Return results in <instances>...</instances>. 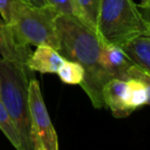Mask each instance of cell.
Returning a JSON list of instances; mask_svg holds the SVG:
<instances>
[{
  "label": "cell",
  "mask_w": 150,
  "mask_h": 150,
  "mask_svg": "<svg viewBox=\"0 0 150 150\" xmlns=\"http://www.w3.org/2000/svg\"><path fill=\"white\" fill-rule=\"evenodd\" d=\"M31 54L30 46L20 43L10 27L3 20H0V57L27 67Z\"/></svg>",
  "instance_id": "ba28073f"
},
{
  "label": "cell",
  "mask_w": 150,
  "mask_h": 150,
  "mask_svg": "<svg viewBox=\"0 0 150 150\" xmlns=\"http://www.w3.org/2000/svg\"><path fill=\"white\" fill-rule=\"evenodd\" d=\"M141 12H142L143 16H144V18L150 23V6L148 8H146V9H142V11Z\"/></svg>",
  "instance_id": "ffe728a7"
},
{
  "label": "cell",
  "mask_w": 150,
  "mask_h": 150,
  "mask_svg": "<svg viewBox=\"0 0 150 150\" xmlns=\"http://www.w3.org/2000/svg\"><path fill=\"white\" fill-rule=\"evenodd\" d=\"M58 12L49 5L34 6L16 0L8 23L16 39L24 45H46L58 50L59 34L56 18Z\"/></svg>",
  "instance_id": "277c9868"
},
{
  "label": "cell",
  "mask_w": 150,
  "mask_h": 150,
  "mask_svg": "<svg viewBox=\"0 0 150 150\" xmlns=\"http://www.w3.org/2000/svg\"><path fill=\"white\" fill-rule=\"evenodd\" d=\"M0 130L3 132V134L9 140V142L13 145L14 148L16 150H22L18 132H16L13 122L10 119L4 104L2 103L1 99H0Z\"/></svg>",
  "instance_id": "4fadbf2b"
},
{
  "label": "cell",
  "mask_w": 150,
  "mask_h": 150,
  "mask_svg": "<svg viewBox=\"0 0 150 150\" xmlns=\"http://www.w3.org/2000/svg\"><path fill=\"white\" fill-rule=\"evenodd\" d=\"M57 75L64 84L69 85H80L83 82L85 71L84 69L75 61L64 59V62L58 69Z\"/></svg>",
  "instance_id": "7c38bea8"
},
{
  "label": "cell",
  "mask_w": 150,
  "mask_h": 150,
  "mask_svg": "<svg viewBox=\"0 0 150 150\" xmlns=\"http://www.w3.org/2000/svg\"><path fill=\"white\" fill-rule=\"evenodd\" d=\"M130 96V79H111L102 90L105 107H108L117 119L127 117L134 111L131 107Z\"/></svg>",
  "instance_id": "8992f818"
},
{
  "label": "cell",
  "mask_w": 150,
  "mask_h": 150,
  "mask_svg": "<svg viewBox=\"0 0 150 150\" xmlns=\"http://www.w3.org/2000/svg\"><path fill=\"white\" fill-rule=\"evenodd\" d=\"M16 0H0V14L2 16V20L8 24L11 18L12 6Z\"/></svg>",
  "instance_id": "e0dca14e"
},
{
  "label": "cell",
  "mask_w": 150,
  "mask_h": 150,
  "mask_svg": "<svg viewBox=\"0 0 150 150\" xmlns=\"http://www.w3.org/2000/svg\"><path fill=\"white\" fill-rule=\"evenodd\" d=\"M33 71L28 67L0 57V99L14 125L22 150H33L28 88Z\"/></svg>",
  "instance_id": "7a4b0ae2"
},
{
  "label": "cell",
  "mask_w": 150,
  "mask_h": 150,
  "mask_svg": "<svg viewBox=\"0 0 150 150\" xmlns=\"http://www.w3.org/2000/svg\"><path fill=\"white\" fill-rule=\"evenodd\" d=\"M132 62L150 74V36H140L120 46Z\"/></svg>",
  "instance_id": "30bf717a"
},
{
  "label": "cell",
  "mask_w": 150,
  "mask_h": 150,
  "mask_svg": "<svg viewBox=\"0 0 150 150\" xmlns=\"http://www.w3.org/2000/svg\"><path fill=\"white\" fill-rule=\"evenodd\" d=\"M74 16L86 27L97 33L101 0H71Z\"/></svg>",
  "instance_id": "8fae6325"
},
{
  "label": "cell",
  "mask_w": 150,
  "mask_h": 150,
  "mask_svg": "<svg viewBox=\"0 0 150 150\" xmlns=\"http://www.w3.org/2000/svg\"><path fill=\"white\" fill-rule=\"evenodd\" d=\"M59 48L57 51L64 59L79 63L85 71L80 86L91 100L93 107H105L102 90L109 81L100 62L103 43L97 34L77 18L67 14H58L56 18Z\"/></svg>",
  "instance_id": "6da1fadb"
},
{
  "label": "cell",
  "mask_w": 150,
  "mask_h": 150,
  "mask_svg": "<svg viewBox=\"0 0 150 150\" xmlns=\"http://www.w3.org/2000/svg\"><path fill=\"white\" fill-rule=\"evenodd\" d=\"M129 79H135L140 81L144 85L147 93V103L146 105H150V74L143 71L142 69L137 65H132L129 69Z\"/></svg>",
  "instance_id": "9a60e30c"
},
{
  "label": "cell",
  "mask_w": 150,
  "mask_h": 150,
  "mask_svg": "<svg viewBox=\"0 0 150 150\" xmlns=\"http://www.w3.org/2000/svg\"><path fill=\"white\" fill-rule=\"evenodd\" d=\"M47 5L51 6L59 14H67L74 16V8L71 0H46Z\"/></svg>",
  "instance_id": "2e32d148"
},
{
  "label": "cell",
  "mask_w": 150,
  "mask_h": 150,
  "mask_svg": "<svg viewBox=\"0 0 150 150\" xmlns=\"http://www.w3.org/2000/svg\"><path fill=\"white\" fill-rule=\"evenodd\" d=\"M130 103L133 110L146 105L147 103V93L145 87L140 81L135 79H130Z\"/></svg>",
  "instance_id": "5bb4252c"
},
{
  "label": "cell",
  "mask_w": 150,
  "mask_h": 150,
  "mask_svg": "<svg viewBox=\"0 0 150 150\" xmlns=\"http://www.w3.org/2000/svg\"><path fill=\"white\" fill-rule=\"evenodd\" d=\"M149 6H150V0H141L138 7L141 8V9H146V8H148Z\"/></svg>",
  "instance_id": "d6986e66"
},
{
  "label": "cell",
  "mask_w": 150,
  "mask_h": 150,
  "mask_svg": "<svg viewBox=\"0 0 150 150\" xmlns=\"http://www.w3.org/2000/svg\"><path fill=\"white\" fill-rule=\"evenodd\" d=\"M25 2L27 3L31 4V5H34V6H45L47 5L46 3V0H24Z\"/></svg>",
  "instance_id": "ac0fdd59"
},
{
  "label": "cell",
  "mask_w": 150,
  "mask_h": 150,
  "mask_svg": "<svg viewBox=\"0 0 150 150\" xmlns=\"http://www.w3.org/2000/svg\"><path fill=\"white\" fill-rule=\"evenodd\" d=\"M97 36L103 44L122 46L140 36H150V23L133 0H101Z\"/></svg>",
  "instance_id": "3957f363"
},
{
  "label": "cell",
  "mask_w": 150,
  "mask_h": 150,
  "mask_svg": "<svg viewBox=\"0 0 150 150\" xmlns=\"http://www.w3.org/2000/svg\"><path fill=\"white\" fill-rule=\"evenodd\" d=\"M64 62V58L57 50L50 46L40 45L32 52L27 62V67L32 71L41 74H57L58 69Z\"/></svg>",
  "instance_id": "9c48e42d"
},
{
  "label": "cell",
  "mask_w": 150,
  "mask_h": 150,
  "mask_svg": "<svg viewBox=\"0 0 150 150\" xmlns=\"http://www.w3.org/2000/svg\"><path fill=\"white\" fill-rule=\"evenodd\" d=\"M28 99L33 150H59L57 133L48 115L40 84L35 78L29 81Z\"/></svg>",
  "instance_id": "5b68a950"
},
{
  "label": "cell",
  "mask_w": 150,
  "mask_h": 150,
  "mask_svg": "<svg viewBox=\"0 0 150 150\" xmlns=\"http://www.w3.org/2000/svg\"><path fill=\"white\" fill-rule=\"evenodd\" d=\"M100 62L109 79H129V69L134 63L117 46L102 45Z\"/></svg>",
  "instance_id": "52a82bcc"
}]
</instances>
